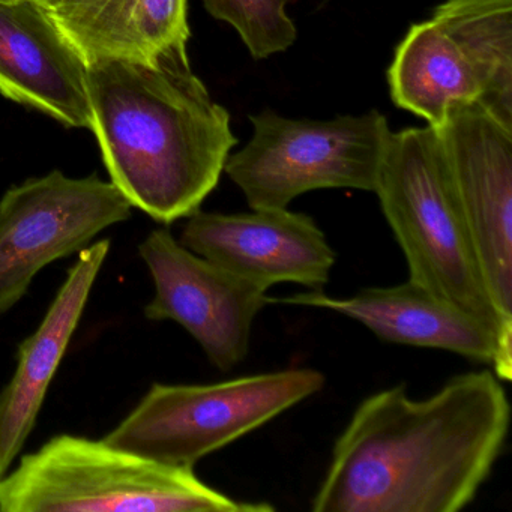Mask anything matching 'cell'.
Listing matches in <instances>:
<instances>
[{
	"label": "cell",
	"mask_w": 512,
	"mask_h": 512,
	"mask_svg": "<svg viewBox=\"0 0 512 512\" xmlns=\"http://www.w3.org/2000/svg\"><path fill=\"white\" fill-rule=\"evenodd\" d=\"M253 137L227 158L224 173L251 209H283L325 188H376L388 121L377 110L329 121L289 119L274 110L250 116Z\"/></svg>",
	"instance_id": "7"
},
{
	"label": "cell",
	"mask_w": 512,
	"mask_h": 512,
	"mask_svg": "<svg viewBox=\"0 0 512 512\" xmlns=\"http://www.w3.org/2000/svg\"><path fill=\"white\" fill-rule=\"evenodd\" d=\"M266 304L325 308L367 326L380 340L403 346L457 353L470 361H496L499 338L487 323L413 281L389 287H367L349 298L308 290Z\"/></svg>",
	"instance_id": "13"
},
{
	"label": "cell",
	"mask_w": 512,
	"mask_h": 512,
	"mask_svg": "<svg viewBox=\"0 0 512 512\" xmlns=\"http://www.w3.org/2000/svg\"><path fill=\"white\" fill-rule=\"evenodd\" d=\"M293 0H203L209 16L232 26L256 61L286 52L298 29L287 14Z\"/></svg>",
	"instance_id": "16"
},
{
	"label": "cell",
	"mask_w": 512,
	"mask_h": 512,
	"mask_svg": "<svg viewBox=\"0 0 512 512\" xmlns=\"http://www.w3.org/2000/svg\"><path fill=\"white\" fill-rule=\"evenodd\" d=\"M92 128L110 181L133 208L172 224L200 211L238 139L188 53L88 64Z\"/></svg>",
	"instance_id": "2"
},
{
	"label": "cell",
	"mask_w": 512,
	"mask_h": 512,
	"mask_svg": "<svg viewBox=\"0 0 512 512\" xmlns=\"http://www.w3.org/2000/svg\"><path fill=\"white\" fill-rule=\"evenodd\" d=\"M388 85L395 106L430 127L458 104L512 127V0H445L398 44Z\"/></svg>",
	"instance_id": "5"
},
{
	"label": "cell",
	"mask_w": 512,
	"mask_h": 512,
	"mask_svg": "<svg viewBox=\"0 0 512 512\" xmlns=\"http://www.w3.org/2000/svg\"><path fill=\"white\" fill-rule=\"evenodd\" d=\"M179 242L266 292L281 283L322 290L337 260L316 221L287 208L197 211L187 218Z\"/></svg>",
	"instance_id": "11"
},
{
	"label": "cell",
	"mask_w": 512,
	"mask_h": 512,
	"mask_svg": "<svg viewBox=\"0 0 512 512\" xmlns=\"http://www.w3.org/2000/svg\"><path fill=\"white\" fill-rule=\"evenodd\" d=\"M374 193L406 257L409 280L487 323L499 350L494 374L512 379V335L488 298L439 136L430 125L389 133Z\"/></svg>",
	"instance_id": "3"
},
{
	"label": "cell",
	"mask_w": 512,
	"mask_h": 512,
	"mask_svg": "<svg viewBox=\"0 0 512 512\" xmlns=\"http://www.w3.org/2000/svg\"><path fill=\"white\" fill-rule=\"evenodd\" d=\"M41 4H43V2H46V0H40Z\"/></svg>",
	"instance_id": "17"
},
{
	"label": "cell",
	"mask_w": 512,
	"mask_h": 512,
	"mask_svg": "<svg viewBox=\"0 0 512 512\" xmlns=\"http://www.w3.org/2000/svg\"><path fill=\"white\" fill-rule=\"evenodd\" d=\"M271 512L106 440L59 434L0 478V512Z\"/></svg>",
	"instance_id": "4"
},
{
	"label": "cell",
	"mask_w": 512,
	"mask_h": 512,
	"mask_svg": "<svg viewBox=\"0 0 512 512\" xmlns=\"http://www.w3.org/2000/svg\"><path fill=\"white\" fill-rule=\"evenodd\" d=\"M109 251V239L80 251L43 322L19 344L16 371L0 391V478L10 472L34 431Z\"/></svg>",
	"instance_id": "14"
},
{
	"label": "cell",
	"mask_w": 512,
	"mask_h": 512,
	"mask_svg": "<svg viewBox=\"0 0 512 512\" xmlns=\"http://www.w3.org/2000/svg\"><path fill=\"white\" fill-rule=\"evenodd\" d=\"M133 206L112 181L55 170L11 187L0 199V317L16 307L38 272L80 253Z\"/></svg>",
	"instance_id": "8"
},
{
	"label": "cell",
	"mask_w": 512,
	"mask_h": 512,
	"mask_svg": "<svg viewBox=\"0 0 512 512\" xmlns=\"http://www.w3.org/2000/svg\"><path fill=\"white\" fill-rule=\"evenodd\" d=\"M511 404L494 371L458 374L430 397L406 385L365 398L341 431L314 512H458L502 454Z\"/></svg>",
	"instance_id": "1"
},
{
	"label": "cell",
	"mask_w": 512,
	"mask_h": 512,
	"mask_svg": "<svg viewBox=\"0 0 512 512\" xmlns=\"http://www.w3.org/2000/svg\"><path fill=\"white\" fill-rule=\"evenodd\" d=\"M139 254L155 287L146 319L181 325L224 373L241 364L266 290L188 250L167 229L152 230Z\"/></svg>",
	"instance_id": "10"
},
{
	"label": "cell",
	"mask_w": 512,
	"mask_h": 512,
	"mask_svg": "<svg viewBox=\"0 0 512 512\" xmlns=\"http://www.w3.org/2000/svg\"><path fill=\"white\" fill-rule=\"evenodd\" d=\"M43 5L86 64L154 62L187 53L188 0H46Z\"/></svg>",
	"instance_id": "15"
},
{
	"label": "cell",
	"mask_w": 512,
	"mask_h": 512,
	"mask_svg": "<svg viewBox=\"0 0 512 512\" xmlns=\"http://www.w3.org/2000/svg\"><path fill=\"white\" fill-rule=\"evenodd\" d=\"M314 368H287L209 385L154 383L104 440L116 448L194 469L206 455L268 424L322 391Z\"/></svg>",
	"instance_id": "6"
},
{
	"label": "cell",
	"mask_w": 512,
	"mask_h": 512,
	"mask_svg": "<svg viewBox=\"0 0 512 512\" xmlns=\"http://www.w3.org/2000/svg\"><path fill=\"white\" fill-rule=\"evenodd\" d=\"M88 64L40 0H0V94L71 128H92Z\"/></svg>",
	"instance_id": "12"
},
{
	"label": "cell",
	"mask_w": 512,
	"mask_h": 512,
	"mask_svg": "<svg viewBox=\"0 0 512 512\" xmlns=\"http://www.w3.org/2000/svg\"><path fill=\"white\" fill-rule=\"evenodd\" d=\"M488 298L512 335V127L478 104L451 107L439 125Z\"/></svg>",
	"instance_id": "9"
}]
</instances>
